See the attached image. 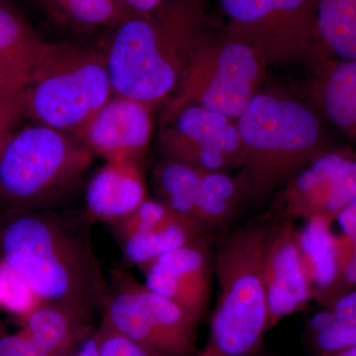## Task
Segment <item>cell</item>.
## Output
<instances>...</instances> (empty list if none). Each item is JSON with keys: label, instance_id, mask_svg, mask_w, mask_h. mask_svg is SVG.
I'll list each match as a JSON object with an SVG mask.
<instances>
[{"label": "cell", "instance_id": "6da1fadb", "mask_svg": "<svg viewBox=\"0 0 356 356\" xmlns=\"http://www.w3.org/2000/svg\"><path fill=\"white\" fill-rule=\"evenodd\" d=\"M0 259L42 302L102 309L108 283L91 243L88 218L60 208L0 213Z\"/></svg>", "mask_w": 356, "mask_h": 356}, {"label": "cell", "instance_id": "7a4b0ae2", "mask_svg": "<svg viewBox=\"0 0 356 356\" xmlns=\"http://www.w3.org/2000/svg\"><path fill=\"white\" fill-rule=\"evenodd\" d=\"M193 2H165L122 22L106 57L112 92L153 104L180 86L202 40Z\"/></svg>", "mask_w": 356, "mask_h": 356}, {"label": "cell", "instance_id": "3957f363", "mask_svg": "<svg viewBox=\"0 0 356 356\" xmlns=\"http://www.w3.org/2000/svg\"><path fill=\"white\" fill-rule=\"evenodd\" d=\"M280 218H261L232 232L213 257L219 294L210 332L195 356H255L268 332L264 262Z\"/></svg>", "mask_w": 356, "mask_h": 356}, {"label": "cell", "instance_id": "277c9868", "mask_svg": "<svg viewBox=\"0 0 356 356\" xmlns=\"http://www.w3.org/2000/svg\"><path fill=\"white\" fill-rule=\"evenodd\" d=\"M248 198L259 200L331 149L315 112L294 100L255 95L236 119Z\"/></svg>", "mask_w": 356, "mask_h": 356}, {"label": "cell", "instance_id": "5b68a950", "mask_svg": "<svg viewBox=\"0 0 356 356\" xmlns=\"http://www.w3.org/2000/svg\"><path fill=\"white\" fill-rule=\"evenodd\" d=\"M92 161L74 135L49 126L14 131L0 149V213L57 209Z\"/></svg>", "mask_w": 356, "mask_h": 356}, {"label": "cell", "instance_id": "8992f818", "mask_svg": "<svg viewBox=\"0 0 356 356\" xmlns=\"http://www.w3.org/2000/svg\"><path fill=\"white\" fill-rule=\"evenodd\" d=\"M105 56L79 44L43 43L22 92L24 114L72 134L112 95Z\"/></svg>", "mask_w": 356, "mask_h": 356}, {"label": "cell", "instance_id": "52a82bcc", "mask_svg": "<svg viewBox=\"0 0 356 356\" xmlns=\"http://www.w3.org/2000/svg\"><path fill=\"white\" fill-rule=\"evenodd\" d=\"M102 318L152 356H195L199 323L125 271L112 274Z\"/></svg>", "mask_w": 356, "mask_h": 356}, {"label": "cell", "instance_id": "ba28073f", "mask_svg": "<svg viewBox=\"0 0 356 356\" xmlns=\"http://www.w3.org/2000/svg\"><path fill=\"white\" fill-rule=\"evenodd\" d=\"M254 47L228 37L202 38L180 83L172 110L198 105L238 119L254 98L261 83L264 63Z\"/></svg>", "mask_w": 356, "mask_h": 356}, {"label": "cell", "instance_id": "9c48e42d", "mask_svg": "<svg viewBox=\"0 0 356 356\" xmlns=\"http://www.w3.org/2000/svg\"><path fill=\"white\" fill-rule=\"evenodd\" d=\"M318 0H221L231 39L254 47L266 62H287L320 44Z\"/></svg>", "mask_w": 356, "mask_h": 356}, {"label": "cell", "instance_id": "30bf717a", "mask_svg": "<svg viewBox=\"0 0 356 356\" xmlns=\"http://www.w3.org/2000/svg\"><path fill=\"white\" fill-rule=\"evenodd\" d=\"M170 113L175 114L173 124L161 135L165 159L204 173L243 165L242 140L233 119L192 104Z\"/></svg>", "mask_w": 356, "mask_h": 356}, {"label": "cell", "instance_id": "8fae6325", "mask_svg": "<svg viewBox=\"0 0 356 356\" xmlns=\"http://www.w3.org/2000/svg\"><path fill=\"white\" fill-rule=\"evenodd\" d=\"M356 198V154L329 149L293 175L280 198V219L334 221Z\"/></svg>", "mask_w": 356, "mask_h": 356}, {"label": "cell", "instance_id": "7c38bea8", "mask_svg": "<svg viewBox=\"0 0 356 356\" xmlns=\"http://www.w3.org/2000/svg\"><path fill=\"white\" fill-rule=\"evenodd\" d=\"M212 250L206 235L140 266L145 284L200 322L209 305Z\"/></svg>", "mask_w": 356, "mask_h": 356}, {"label": "cell", "instance_id": "4fadbf2b", "mask_svg": "<svg viewBox=\"0 0 356 356\" xmlns=\"http://www.w3.org/2000/svg\"><path fill=\"white\" fill-rule=\"evenodd\" d=\"M124 259L140 267L159 255L206 235L202 227L159 202L147 198L132 214L111 224Z\"/></svg>", "mask_w": 356, "mask_h": 356}, {"label": "cell", "instance_id": "5bb4252c", "mask_svg": "<svg viewBox=\"0 0 356 356\" xmlns=\"http://www.w3.org/2000/svg\"><path fill=\"white\" fill-rule=\"evenodd\" d=\"M151 105L115 95L72 135L107 161H136L152 134Z\"/></svg>", "mask_w": 356, "mask_h": 356}, {"label": "cell", "instance_id": "9a60e30c", "mask_svg": "<svg viewBox=\"0 0 356 356\" xmlns=\"http://www.w3.org/2000/svg\"><path fill=\"white\" fill-rule=\"evenodd\" d=\"M268 331L283 318L305 311L312 298L292 220L280 219L274 229L264 262Z\"/></svg>", "mask_w": 356, "mask_h": 356}, {"label": "cell", "instance_id": "2e32d148", "mask_svg": "<svg viewBox=\"0 0 356 356\" xmlns=\"http://www.w3.org/2000/svg\"><path fill=\"white\" fill-rule=\"evenodd\" d=\"M147 199L146 184L136 161H108L86 188L88 216L108 224L132 214Z\"/></svg>", "mask_w": 356, "mask_h": 356}, {"label": "cell", "instance_id": "e0dca14e", "mask_svg": "<svg viewBox=\"0 0 356 356\" xmlns=\"http://www.w3.org/2000/svg\"><path fill=\"white\" fill-rule=\"evenodd\" d=\"M332 222L327 217L312 218L298 229L300 254L312 298L324 302L325 306L331 301L341 273L339 242L332 234Z\"/></svg>", "mask_w": 356, "mask_h": 356}, {"label": "cell", "instance_id": "ac0fdd59", "mask_svg": "<svg viewBox=\"0 0 356 356\" xmlns=\"http://www.w3.org/2000/svg\"><path fill=\"white\" fill-rule=\"evenodd\" d=\"M43 43L19 14L0 1V88L23 92Z\"/></svg>", "mask_w": 356, "mask_h": 356}, {"label": "cell", "instance_id": "d6986e66", "mask_svg": "<svg viewBox=\"0 0 356 356\" xmlns=\"http://www.w3.org/2000/svg\"><path fill=\"white\" fill-rule=\"evenodd\" d=\"M93 312L69 304L42 302L27 316L25 331L55 356H65L92 332Z\"/></svg>", "mask_w": 356, "mask_h": 356}, {"label": "cell", "instance_id": "ffe728a7", "mask_svg": "<svg viewBox=\"0 0 356 356\" xmlns=\"http://www.w3.org/2000/svg\"><path fill=\"white\" fill-rule=\"evenodd\" d=\"M321 114L356 143V60H327L314 86Z\"/></svg>", "mask_w": 356, "mask_h": 356}, {"label": "cell", "instance_id": "44dd1931", "mask_svg": "<svg viewBox=\"0 0 356 356\" xmlns=\"http://www.w3.org/2000/svg\"><path fill=\"white\" fill-rule=\"evenodd\" d=\"M248 199L242 175L232 177L226 172L203 173L195 205V219L207 233L229 222Z\"/></svg>", "mask_w": 356, "mask_h": 356}, {"label": "cell", "instance_id": "7402d4cb", "mask_svg": "<svg viewBox=\"0 0 356 356\" xmlns=\"http://www.w3.org/2000/svg\"><path fill=\"white\" fill-rule=\"evenodd\" d=\"M320 46L337 60H356V0H318Z\"/></svg>", "mask_w": 356, "mask_h": 356}, {"label": "cell", "instance_id": "603a6c76", "mask_svg": "<svg viewBox=\"0 0 356 356\" xmlns=\"http://www.w3.org/2000/svg\"><path fill=\"white\" fill-rule=\"evenodd\" d=\"M203 173L184 163L163 159L153 172L156 200L165 204L173 212L197 222L196 199Z\"/></svg>", "mask_w": 356, "mask_h": 356}, {"label": "cell", "instance_id": "cb8c5ba5", "mask_svg": "<svg viewBox=\"0 0 356 356\" xmlns=\"http://www.w3.org/2000/svg\"><path fill=\"white\" fill-rule=\"evenodd\" d=\"M63 19L84 27L111 24L121 19L118 0H41Z\"/></svg>", "mask_w": 356, "mask_h": 356}, {"label": "cell", "instance_id": "d4e9b609", "mask_svg": "<svg viewBox=\"0 0 356 356\" xmlns=\"http://www.w3.org/2000/svg\"><path fill=\"white\" fill-rule=\"evenodd\" d=\"M41 303L27 281L7 262L0 259V306L28 316Z\"/></svg>", "mask_w": 356, "mask_h": 356}, {"label": "cell", "instance_id": "484cf974", "mask_svg": "<svg viewBox=\"0 0 356 356\" xmlns=\"http://www.w3.org/2000/svg\"><path fill=\"white\" fill-rule=\"evenodd\" d=\"M336 220L343 232V242L348 255L330 303L356 287V198L337 214Z\"/></svg>", "mask_w": 356, "mask_h": 356}, {"label": "cell", "instance_id": "4316f807", "mask_svg": "<svg viewBox=\"0 0 356 356\" xmlns=\"http://www.w3.org/2000/svg\"><path fill=\"white\" fill-rule=\"evenodd\" d=\"M318 356H329L346 348H356V323L337 320L325 331L312 337Z\"/></svg>", "mask_w": 356, "mask_h": 356}, {"label": "cell", "instance_id": "83f0119b", "mask_svg": "<svg viewBox=\"0 0 356 356\" xmlns=\"http://www.w3.org/2000/svg\"><path fill=\"white\" fill-rule=\"evenodd\" d=\"M93 339L97 356H152L139 344L117 332L103 318Z\"/></svg>", "mask_w": 356, "mask_h": 356}, {"label": "cell", "instance_id": "f1b7e54d", "mask_svg": "<svg viewBox=\"0 0 356 356\" xmlns=\"http://www.w3.org/2000/svg\"><path fill=\"white\" fill-rule=\"evenodd\" d=\"M23 114L22 93L0 88V149L15 131L14 128Z\"/></svg>", "mask_w": 356, "mask_h": 356}, {"label": "cell", "instance_id": "f546056e", "mask_svg": "<svg viewBox=\"0 0 356 356\" xmlns=\"http://www.w3.org/2000/svg\"><path fill=\"white\" fill-rule=\"evenodd\" d=\"M0 356H55L27 332L0 337Z\"/></svg>", "mask_w": 356, "mask_h": 356}, {"label": "cell", "instance_id": "4dcf8cb0", "mask_svg": "<svg viewBox=\"0 0 356 356\" xmlns=\"http://www.w3.org/2000/svg\"><path fill=\"white\" fill-rule=\"evenodd\" d=\"M327 307L332 309L337 320L356 323V287L337 297Z\"/></svg>", "mask_w": 356, "mask_h": 356}, {"label": "cell", "instance_id": "1f68e13d", "mask_svg": "<svg viewBox=\"0 0 356 356\" xmlns=\"http://www.w3.org/2000/svg\"><path fill=\"white\" fill-rule=\"evenodd\" d=\"M336 320L337 317L334 312L327 307L324 310L318 311V313L312 316L307 324V331L311 337H315L316 334L327 329Z\"/></svg>", "mask_w": 356, "mask_h": 356}, {"label": "cell", "instance_id": "d6a6232c", "mask_svg": "<svg viewBox=\"0 0 356 356\" xmlns=\"http://www.w3.org/2000/svg\"><path fill=\"white\" fill-rule=\"evenodd\" d=\"M122 6L130 8L136 15L152 13L165 3L166 0H118Z\"/></svg>", "mask_w": 356, "mask_h": 356}, {"label": "cell", "instance_id": "836d02e7", "mask_svg": "<svg viewBox=\"0 0 356 356\" xmlns=\"http://www.w3.org/2000/svg\"><path fill=\"white\" fill-rule=\"evenodd\" d=\"M329 356H356V348H346V350L332 353Z\"/></svg>", "mask_w": 356, "mask_h": 356}]
</instances>
